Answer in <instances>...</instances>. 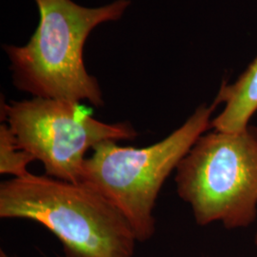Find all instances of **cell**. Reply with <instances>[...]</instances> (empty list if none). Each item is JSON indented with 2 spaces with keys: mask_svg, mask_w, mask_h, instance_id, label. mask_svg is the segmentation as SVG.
I'll return each mask as SVG.
<instances>
[{
  "mask_svg": "<svg viewBox=\"0 0 257 257\" xmlns=\"http://www.w3.org/2000/svg\"><path fill=\"white\" fill-rule=\"evenodd\" d=\"M256 242H257V234H256Z\"/></svg>",
  "mask_w": 257,
  "mask_h": 257,
  "instance_id": "obj_9",
  "label": "cell"
},
{
  "mask_svg": "<svg viewBox=\"0 0 257 257\" xmlns=\"http://www.w3.org/2000/svg\"><path fill=\"white\" fill-rule=\"evenodd\" d=\"M0 257H13L10 256L9 254L7 252H5L3 249L0 250Z\"/></svg>",
  "mask_w": 257,
  "mask_h": 257,
  "instance_id": "obj_8",
  "label": "cell"
},
{
  "mask_svg": "<svg viewBox=\"0 0 257 257\" xmlns=\"http://www.w3.org/2000/svg\"><path fill=\"white\" fill-rule=\"evenodd\" d=\"M175 171L177 194L191 206L198 225L219 221L232 230L246 228L256 219L255 127L204 134Z\"/></svg>",
  "mask_w": 257,
  "mask_h": 257,
  "instance_id": "obj_4",
  "label": "cell"
},
{
  "mask_svg": "<svg viewBox=\"0 0 257 257\" xmlns=\"http://www.w3.org/2000/svg\"><path fill=\"white\" fill-rule=\"evenodd\" d=\"M39 12L36 32L25 45L3 44L14 86L33 97L105 105L101 87L86 70L83 50L99 25L118 21L132 0L85 7L73 0H34Z\"/></svg>",
  "mask_w": 257,
  "mask_h": 257,
  "instance_id": "obj_1",
  "label": "cell"
},
{
  "mask_svg": "<svg viewBox=\"0 0 257 257\" xmlns=\"http://www.w3.org/2000/svg\"><path fill=\"white\" fill-rule=\"evenodd\" d=\"M1 115L18 147L42 163L45 175L80 183L88 152L104 141L133 140L138 132L128 122L95 119L77 102L33 97L1 101Z\"/></svg>",
  "mask_w": 257,
  "mask_h": 257,
  "instance_id": "obj_5",
  "label": "cell"
},
{
  "mask_svg": "<svg viewBox=\"0 0 257 257\" xmlns=\"http://www.w3.org/2000/svg\"><path fill=\"white\" fill-rule=\"evenodd\" d=\"M0 217L41 224L62 257H134L137 236L111 203L83 183L33 174L0 184Z\"/></svg>",
  "mask_w": 257,
  "mask_h": 257,
  "instance_id": "obj_2",
  "label": "cell"
},
{
  "mask_svg": "<svg viewBox=\"0 0 257 257\" xmlns=\"http://www.w3.org/2000/svg\"><path fill=\"white\" fill-rule=\"evenodd\" d=\"M213 101L224 108L211 120V130L240 133L249 127L257 112V55L234 82L222 83Z\"/></svg>",
  "mask_w": 257,
  "mask_h": 257,
  "instance_id": "obj_6",
  "label": "cell"
},
{
  "mask_svg": "<svg viewBox=\"0 0 257 257\" xmlns=\"http://www.w3.org/2000/svg\"><path fill=\"white\" fill-rule=\"evenodd\" d=\"M36 161L35 158L18 147L15 137L7 125H0V174L13 175V178H22L31 173L28 166Z\"/></svg>",
  "mask_w": 257,
  "mask_h": 257,
  "instance_id": "obj_7",
  "label": "cell"
},
{
  "mask_svg": "<svg viewBox=\"0 0 257 257\" xmlns=\"http://www.w3.org/2000/svg\"><path fill=\"white\" fill-rule=\"evenodd\" d=\"M217 106L214 101L200 105L179 128L148 147L104 141L86 158L80 183L100 193L122 213L138 242L155 234L154 209L159 193L196 140L211 130Z\"/></svg>",
  "mask_w": 257,
  "mask_h": 257,
  "instance_id": "obj_3",
  "label": "cell"
}]
</instances>
